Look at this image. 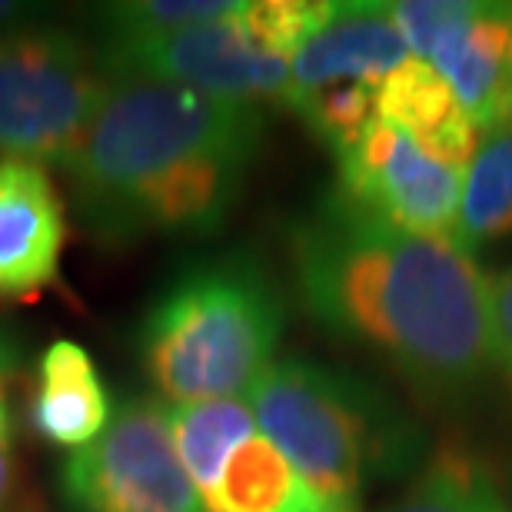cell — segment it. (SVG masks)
<instances>
[{"label":"cell","instance_id":"277c9868","mask_svg":"<svg viewBox=\"0 0 512 512\" xmlns=\"http://www.w3.org/2000/svg\"><path fill=\"white\" fill-rule=\"evenodd\" d=\"M260 433L326 499L360 509L366 489L409 476L426 433L396 396L356 373L283 356L247 393Z\"/></svg>","mask_w":512,"mask_h":512},{"label":"cell","instance_id":"5bb4252c","mask_svg":"<svg viewBox=\"0 0 512 512\" xmlns=\"http://www.w3.org/2000/svg\"><path fill=\"white\" fill-rule=\"evenodd\" d=\"M203 509L207 512H360L316 493L260 429L230 453L217 483L203 493Z\"/></svg>","mask_w":512,"mask_h":512},{"label":"cell","instance_id":"d6986e66","mask_svg":"<svg viewBox=\"0 0 512 512\" xmlns=\"http://www.w3.org/2000/svg\"><path fill=\"white\" fill-rule=\"evenodd\" d=\"M489 323H493L496 363L512 376V266L489 280Z\"/></svg>","mask_w":512,"mask_h":512},{"label":"cell","instance_id":"8fae6325","mask_svg":"<svg viewBox=\"0 0 512 512\" xmlns=\"http://www.w3.org/2000/svg\"><path fill=\"white\" fill-rule=\"evenodd\" d=\"M67 207L47 167L0 160V303H24L60 280Z\"/></svg>","mask_w":512,"mask_h":512},{"label":"cell","instance_id":"8992f818","mask_svg":"<svg viewBox=\"0 0 512 512\" xmlns=\"http://www.w3.org/2000/svg\"><path fill=\"white\" fill-rule=\"evenodd\" d=\"M114 87L104 60L47 20L0 30V160L64 170Z\"/></svg>","mask_w":512,"mask_h":512},{"label":"cell","instance_id":"2e32d148","mask_svg":"<svg viewBox=\"0 0 512 512\" xmlns=\"http://www.w3.org/2000/svg\"><path fill=\"white\" fill-rule=\"evenodd\" d=\"M170 429L177 443L180 463L190 473L193 486L203 493L217 483L223 463L243 439H250L256 429L253 409L247 396L237 399H207V403H167Z\"/></svg>","mask_w":512,"mask_h":512},{"label":"cell","instance_id":"ffe728a7","mask_svg":"<svg viewBox=\"0 0 512 512\" xmlns=\"http://www.w3.org/2000/svg\"><path fill=\"white\" fill-rule=\"evenodd\" d=\"M17 486V463H14V413L7 403V389H0V512L10 506Z\"/></svg>","mask_w":512,"mask_h":512},{"label":"cell","instance_id":"9c48e42d","mask_svg":"<svg viewBox=\"0 0 512 512\" xmlns=\"http://www.w3.org/2000/svg\"><path fill=\"white\" fill-rule=\"evenodd\" d=\"M336 190L393 227L453 240L463 177L380 117L350 147L333 153Z\"/></svg>","mask_w":512,"mask_h":512},{"label":"cell","instance_id":"ba28073f","mask_svg":"<svg viewBox=\"0 0 512 512\" xmlns=\"http://www.w3.org/2000/svg\"><path fill=\"white\" fill-rule=\"evenodd\" d=\"M409 54L433 64L479 133L512 120V4L399 0L389 4Z\"/></svg>","mask_w":512,"mask_h":512},{"label":"cell","instance_id":"ac0fdd59","mask_svg":"<svg viewBox=\"0 0 512 512\" xmlns=\"http://www.w3.org/2000/svg\"><path fill=\"white\" fill-rule=\"evenodd\" d=\"M240 0H120L97 7L100 44H133L233 14Z\"/></svg>","mask_w":512,"mask_h":512},{"label":"cell","instance_id":"6da1fadb","mask_svg":"<svg viewBox=\"0 0 512 512\" xmlns=\"http://www.w3.org/2000/svg\"><path fill=\"white\" fill-rule=\"evenodd\" d=\"M306 316L383 360L429 406H463L496 366L489 280L443 237L393 227L330 187L286 227Z\"/></svg>","mask_w":512,"mask_h":512},{"label":"cell","instance_id":"3957f363","mask_svg":"<svg viewBox=\"0 0 512 512\" xmlns=\"http://www.w3.org/2000/svg\"><path fill=\"white\" fill-rule=\"evenodd\" d=\"M286 296L253 250L183 266L137 326V356L167 403L247 396L276 363Z\"/></svg>","mask_w":512,"mask_h":512},{"label":"cell","instance_id":"7402d4cb","mask_svg":"<svg viewBox=\"0 0 512 512\" xmlns=\"http://www.w3.org/2000/svg\"><path fill=\"white\" fill-rule=\"evenodd\" d=\"M34 20H40L37 7L17 4V0H0V30H14L24 24H34Z\"/></svg>","mask_w":512,"mask_h":512},{"label":"cell","instance_id":"7a4b0ae2","mask_svg":"<svg viewBox=\"0 0 512 512\" xmlns=\"http://www.w3.org/2000/svg\"><path fill=\"white\" fill-rule=\"evenodd\" d=\"M263 137V107L114 80L64 167L70 207L100 247L217 237L240 207Z\"/></svg>","mask_w":512,"mask_h":512},{"label":"cell","instance_id":"5b68a950","mask_svg":"<svg viewBox=\"0 0 512 512\" xmlns=\"http://www.w3.org/2000/svg\"><path fill=\"white\" fill-rule=\"evenodd\" d=\"M330 0H240L233 14L133 44H100L114 80L187 87L217 100L286 104L293 60Z\"/></svg>","mask_w":512,"mask_h":512},{"label":"cell","instance_id":"7c38bea8","mask_svg":"<svg viewBox=\"0 0 512 512\" xmlns=\"http://www.w3.org/2000/svg\"><path fill=\"white\" fill-rule=\"evenodd\" d=\"M114 413L107 383L87 346L54 340L40 353L27 419L44 443L77 453L104 433Z\"/></svg>","mask_w":512,"mask_h":512},{"label":"cell","instance_id":"e0dca14e","mask_svg":"<svg viewBox=\"0 0 512 512\" xmlns=\"http://www.w3.org/2000/svg\"><path fill=\"white\" fill-rule=\"evenodd\" d=\"M386 512H512V503L489 466L466 449L443 446Z\"/></svg>","mask_w":512,"mask_h":512},{"label":"cell","instance_id":"9a60e30c","mask_svg":"<svg viewBox=\"0 0 512 512\" xmlns=\"http://www.w3.org/2000/svg\"><path fill=\"white\" fill-rule=\"evenodd\" d=\"M512 237V120L483 133L463 177L453 243L469 256Z\"/></svg>","mask_w":512,"mask_h":512},{"label":"cell","instance_id":"44dd1931","mask_svg":"<svg viewBox=\"0 0 512 512\" xmlns=\"http://www.w3.org/2000/svg\"><path fill=\"white\" fill-rule=\"evenodd\" d=\"M17 370H20V346L14 340V333H7L4 326H0V389L10 386Z\"/></svg>","mask_w":512,"mask_h":512},{"label":"cell","instance_id":"30bf717a","mask_svg":"<svg viewBox=\"0 0 512 512\" xmlns=\"http://www.w3.org/2000/svg\"><path fill=\"white\" fill-rule=\"evenodd\" d=\"M413 57L399 34L389 4L376 0H330L323 20L293 60L286 107L340 84H373Z\"/></svg>","mask_w":512,"mask_h":512},{"label":"cell","instance_id":"4fadbf2b","mask_svg":"<svg viewBox=\"0 0 512 512\" xmlns=\"http://www.w3.org/2000/svg\"><path fill=\"white\" fill-rule=\"evenodd\" d=\"M376 117L456 170L469 167L483 140L443 74L419 57H409L376 87Z\"/></svg>","mask_w":512,"mask_h":512},{"label":"cell","instance_id":"52a82bcc","mask_svg":"<svg viewBox=\"0 0 512 512\" xmlns=\"http://www.w3.org/2000/svg\"><path fill=\"white\" fill-rule=\"evenodd\" d=\"M60 499L74 512H207L180 463L163 399L133 396L94 443L64 459Z\"/></svg>","mask_w":512,"mask_h":512}]
</instances>
